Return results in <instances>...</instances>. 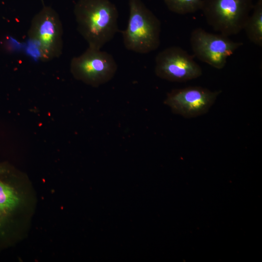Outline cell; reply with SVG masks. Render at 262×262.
<instances>
[{
    "label": "cell",
    "mask_w": 262,
    "mask_h": 262,
    "mask_svg": "<svg viewBox=\"0 0 262 262\" xmlns=\"http://www.w3.org/2000/svg\"><path fill=\"white\" fill-rule=\"evenodd\" d=\"M253 6V0H202L200 10L209 26L229 36L244 30Z\"/></svg>",
    "instance_id": "3957f363"
},
{
    "label": "cell",
    "mask_w": 262,
    "mask_h": 262,
    "mask_svg": "<svg viewBox=\"0 0 262 262\" xmlns=\"http://www.w3.org/2000/svg\"><path fill=\"white\" fill-rule=\"evenodd\" d=\"M202 0H164L167 8L171 12L185 15L201 9Z\"/></svg>",
    "instance_id": "30bf717a"
},
{
    "label": "cell",
    "mask_w": 262,
    "mask_h": 262,
    "mask_svg": "<svg viewBox=\"0 0 262 262\" xmlns=\"http://www.w3.org/2000/svg\"><path fill=\"white\" fill-rule=\"evenodd\" d=\"M129 7L128 24L122 33L125 48L141 54L157 49L160 45V20L142 0H129Z\"/></svg>",
    "instance_id": "7a4b0ae2"
},
{
    "label": "cell",
    "mask_w": 262,
    "mask_h": 262,
    "mask_svg": "<svg viewBox=\"0 0 262 262\" xmlns=\"http://www.w3.org/2000/svg\"><path fill=\"white\" fill-rule=\"evenodd\" d=\"M74 14L77 30L88 47L101 49L119 31L118 12L109 0H78Z\"/></svg>",
    "instance_id": "6da1fadb"
},
{
    "label": "cell",
    "mask_w": 262,
    "mask_h": 262,
    "mask_svg": "<svg viewBox=\"0 0 262 262\" xmlns=\"http://www.w3.org/2000/svg\"><path fill=\"white\" fill-rule=\"evenodd\" d=\"M229 36L214 34L197 28L191 33L190 43L195 56L212 67L221 69L224 67L227 58L241 46Z\"/></svg>",
    "instance_id": "8992f818"
},
{
    "label": "cell",
    "mask_w": 262,
    "mask_h": 262,
    "mask_svg": "<svg viewBox=\"0 0 262 262\" xmlns=\"http://www.w3.org/2000/svg\"><path fill=\"white\" fill-rule=\"evenodd\" d=\"M117 69V64L112 55L90 47L80 55L73 57L70 62L73 76L95 87L110 81Z\"/></svg>",
    "instance_id": "5b68a950"
},
{
    "label": "cell",
    "mask_w": 262,
    "mask_h": 262,
    "mask_svg": "<svg viewBox=\"0 0 262 262\" xmlns=\"http://www.w3.org/2000/svg\"><path fill=\"white\" fill-rule=\"evenodd\" d=\"M29 38L38 47L43 61L59 57L63 49V29L58 13L51 6L43 5L33 17Z\"/></svg>",
    "instance_id": "277c9868"
},
{
    "label": "cell",
    "mask_w": 262,
    "mask_h": 262,
    "mask_svg": "<svg viewBox=\"0 0 262 262\" xmlns=\"http://www.w3.org/2000/svg\"><path fill=\"white\" fill-rule=\"evenodd\" d=\"M221 93L197 86L175 89L167 93L164 103L174 114L193 118L207 113Z\"/></svg>",
    "instance_id": "ba28073f"
},
{
    "label": "cell",
    "mask_w": 262,
    "mask_h": 262,
    "mask_svg": "<svg viewBox=\"0 0 262 262\" xmlns=\"http://www.w3.org/2000/svg\"><path fill=\"white\" fill-rule=\"evenodd\" d=\"M3 213V212L1 211V210L0 209V214L1 213Z\"/></svg>",
    "instance_id": "8fae6325"
},
{
    "label": "cell",
    "mask_w": 262,
    "mask_h": 262,
    "mask_svg": "<svg viewBox=\"0 0 262 262\" xmlns=\"http://www.w3.org/2000/svg\"><path fill=\"white\" fill-rule=\"evenodd\" d=\"M251 14L244 28L248 39L255 45L262 46V0L254 4Z\"/></svg>",
    "instance_id": "9c48e42d"
},
{
    "label": "cell",
    "mask_w": 262,
    "mask_h": 262,
    "mask_svg": "<svg viewBox=\"0 0 262 262\" xmlns=\"http://www.w3.org/2000/svg\"><path fill=\"white\" fill-rule=\"evenodd\" d=\"M155 73L160 78L170 82H184L199 77L202 70L186 50L172 46L156 55Z\"/></svg>",
    "instance_id": "52a82bcc"
}]
</instances>
